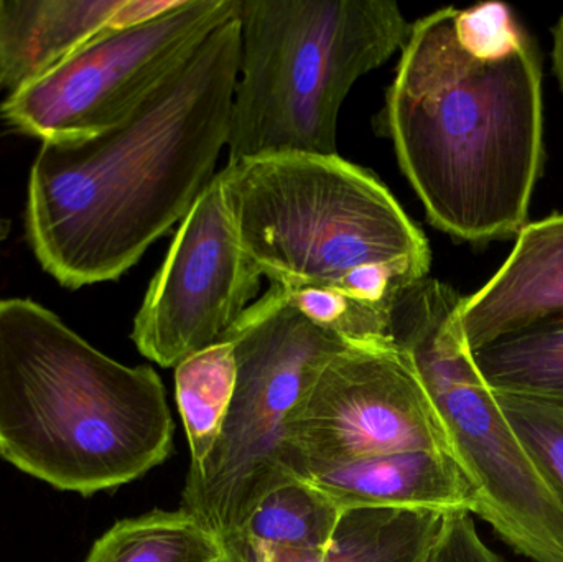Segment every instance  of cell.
<instances>
[{"label": "cell", "mask_w": 563, "mask_h": 562, "mask_svg": "<svg viewBox=\"0 0 563 562\" xmlns=\"http://www.w3.org/2000/svg\"><path fill=\"white\" fill-rule=\"evenodd\" d=\"M164 383L29 299L0 300V455L58 491L122 487L174 451Z\"/></svg>", "instance_id": "3"}, {"label": "cell", "mask_w": 563, "mask_h": 562, "mask_svg": "<svg viewBox=\"0 0 563 562\" xmlns=\"http://www.w3.org/2000/svg\"><path fill=\"white\" fill-rule=\"evenodd\" d=\"M221 340L236 353V392L213 451L188 471L180 508L227 541L267 492L295 478L288 416L320 370L354 346L311 322L276 287Z\"/></svg>", "instance_id": "7"}, {"label": "cell", "mask_w": 563, "mask_h": 562, "mask_svg": "<svg viewBox=\"0 0 563 562\" xmlns=\"http://www.w3.org/2000/svg\"><path fill=\"white\" fill-rule=\"evenodd\" d=\"M240 58L236 16L111 128L43 142L30 174L26 231L62 286L119 279L184 221L228 145Z\"/></svg>", "instance_id": "2"}, {"label": "cell", "mask_w": 563, "mask_h": 562, "mask_svg": "<svg viewBox=\"0 0 563 562\" xmlns=\"http://www.w3.org/2000/svg\"><path fill=\"white\" fill-rule=\"evenodd\" d=\"M503 415L563 498V406L493 393Z\"/></svg>", "instance_id": "19"}, {"label": "cell", "mask_w": 563, "mask_h": 562, "mask_svg": "<svg viewBox=\"0 0 563 562\" xmlns=\"http://www.w3.org/2000/svg\"><path fill=\"white\" fill-rule=\"evenodd\" d=\"M429 562H505L489 550L470 514L445 515Z\"/></svg>", "instance_id": "20"}, {"label": "cell", "mask_w": 563, "mask_h": 562, "mask_svg": "<svg viewBox=\"0 0 563 562\" xmlns=\"http://www.w3.org/2000/svg\"><path fill=\"white\" fill-rule=\"evenodd\" d=\"M240 75L230 162L336 155L338 115L357 79L402 49L393 0H240Z\"/></svg>", "instance_id": "5"}, {"label": "cell", "mask_w": 563, "mask_h": 562, "mask_svg": "<svg viewBox=\"0 0 563 562\" xmlns=\"http://www.w3.org/2000/svg\"><path fill=\"white\" fill-rule=\"evenodd\" d=\"M563 316V213L528 223L512 253L478 293L463 299L459 326L470 352Z\"/></svg>", "instance_id": "12"}, {"label": "cell", "mask_w": 563, "mask_h": 562, "mask_svg": "<svg viewBox=\"0 0 563 562\" xmlns=\"http://www.w3.org/2000/svg\"><path fill=\"white\" fill-rule=\"evenodd\" d=\"M0 241H2V223H0Z\"/></svg>", "instance_id": "24"}, {"label": "cell", "mask_w": 563, "mask_h": 562, "mask_svg": "<svg viewBox=\"0 0 563 562\" xmlns=\"http://www.w3.org/2000/svg\"><path fill=\"white\" fill-rule=\"evenodd\" d=\"M218 562H244L243 558L240 557V553H238L236 550H234L233 547H230V544H227V553H224V557L221 558Z\"/></svg>", "instance_id": "23"}, {"label": "cell", "mask_w": 563, "mask_h": 562, "mask_svg": "<svg viewBox=\"0 0 563 562\" xmlns=\"http://www.w3.org/2000/svg\"><path fill=\"white\" fill-rule=\"evenodd\" d=\"M443 518L396 508L343 510L321 562H429Z\"/></svg>", "instance_id": "16"}, {"label": "cell", "mask_w": 563, "mask_h": 562, "mask_svg": "<svg viewBox=\"0 0 563 562\" xmlns=\"http://www.w3.org/2000/svg\"><path fill=\"white\" fill-rule=\"evenodd\" d=\"M227 543L184 508L118 521L85 562H218Z\"/></svg>", "instance_id": "17"}, {"label": "cell", "mask_w": 563, "mask_h": 562, "mask_svg": "<svg viewBox=\"0 0 563 562\" xmlns=\"http://www.w3.org/2000/svg\"><path fill=\"white\" fill-rule=\"evenodd\" d=\"M470 353L493 393L563 406V316Z\"/></svg>", "instance_id": "14"}, {"label": "cell", "mask_w": 563, "mask_h": 562, "mask_svg": "<svg viewBox=\"0 0 563 562\" xmlns=\"http://www.w3.org/2000/svg\"><path fill=\"white\" fill-rule=\"evenodd\" d=\"M386 124L437 230L483 246L529 223L544 162L542 58L506 3L445 7L413 23Z\"/></svg>", "instance_id": "1"}, {"label": "cell", "mask_w": 563, "mask_h": 562, "mask_svg": "<svg viewBox=\"0 0 563 562\" xmlns=\"http://www.w3.org/2000/svg\"><path fill=\"white\" fill-rule=\"evenodd\" d=\"M238 362L233 343L221 340L175 366V398L184 421L190 467L207 461L233 403Z\"/></svg>", "instance_id": "18"}, {"label": "cell", "mask_w": 563, "mask_h": 562, "mask_svg": "<svg viewBox=\"0 0 563 562\" xmlns=\"http://www.w3.org/2000/svg\"><path fill=\"white\" fill-rule=\"evenodd\" d=\"M177 0H0V91L9 96L48 75L109 29L167 12Z\"/></svg>", "instance_id": "11"}, {"label": "cell", "mask_w": 563, "mask_h": 562, "mask_svg": "<svg viewBox=\"0 0 563 562\" xmlns=\"http://www.w3.org/2000/svg\"><path fill=\"white\" fill-rule=\"evenodd\" d=\"M220 174L178 228L134 320L132 340L145 359L175 368L220 342L261 289Z\"/></svg>", "instance_id": "10"}, {"label": "cell", "mask_w": 563, "mask_h": 562, "mask_svg": "<svg viewBox=\"0 0 563 562\" xmlns=\"http://www.w3.org/2000/svg\"><path fill=\"white\" fill-rule=\"evenodd\" d=\"M452 286L426 277L407 287L390 309V335L402 350L449 438L456 464L483 520L519 554L563 562V498L545 477L466 349Z\"/></svg>", "instance_id": "6"}, {"label": "cell", "mask_w": 563, "mask_h": 562, "mask_svg": "<svg viewBox=\"0 0 563 562\" xmlns=\"http://www.w3.org/2000/svg\"><path fill=\"white\" fill-rule=\"evenodd\" d=\"M238 13L240 0H177L154 19L104 30L48 75L9 96L0 114L10 128L43 142L98 134Z\"/></svg>", "instance_id": "8"}, {"label": "cell", "mask_w": 563, "mask_h": 562, "mask_svg": "<svg viewBox=\"0 0 563 562\" xmlns=\"http://www.w3.org/2000/svg\"><path fill=\"white\" fill-rule=\"evenodd\" d=\"M552 42H554L552 43V65H554V75L563 92V12L559 16L558 23L552 26Z\"/></svg>", "instance_id": "22"}, {"label": "cell", "mask_w": 563, "mask_h": 562, "mask_svg": "<svg viewBox=\"0 0 563 562\" xmlns=\"http://www.w3.org/2000/svg\"><path fill=\"white\" fill-rule=\"evenodd\" d=\"M230 544L240 553L244 562H321L324 553L300 550H251V548Z\"/></svg>", "instance_id": "21"}, {"label": "cell", "mask_w": 563, "mask_h": 562, "mask_svg": "<svg viewBox=\"0 0 563 562\" xmlns=\"http://www.w3.org/2000/svg\"><path fill=\"white\" fill-rule=\"evenodd\" d=\"M419 449L452 454L429 393L397 346L334 356L287 419V467L300 481L360 459Z\"/></svg>", "instance_id": "9"}, {"label": "cell", "mask_w": 563, "mask_h": 562, "mask_svg": "<svg viewBox=\"0 0 563 562\" xmlns=\"http://www.w3.org/2000/svg\"><path fill=\"white\" fill-rule=\"evenodd\" d=\"M303 481L341 510L396 508L440 515L476 510L472 487L449 452H393L327 469Z\"/></svg>", "instance_id": "13"}, {"label": "cell", "mask_w": 563, "mask_h": 562, "mask_svg": "<svg viewBox=\"0 0 563 562\" xmlns=\"http://www.w3.org/2000/svg\"><path fill=\"white\" fill-rule=\"evenodd\" d=\"M341 508L308 482L290 478L267 492L240 530L224 543L251 550H300L324 553Z\"/></svg>", "instance_id": "15"}, {"label": "cell", "mask_w": 563, "mask_h": 562, "mask_svg": "<svg viewBox=\"0 0 563 562\" xmlns=\"http://www.w3.org/2000/svg\"><path fill=\"white\" fill-rule=\"evenodd\" d=\"M241 241L273 286L343 294L390 313L429 277V241L389 188L340 155L276 154L218 172Z\"/></svg>", "instance_id": "4"}]
</instances>
